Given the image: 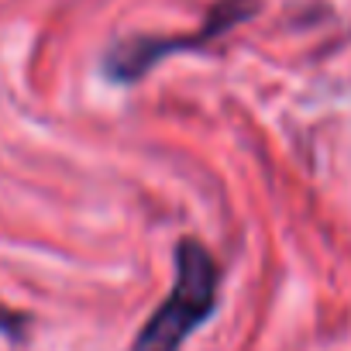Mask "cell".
Wrapping results in <instances>:
<instances>
[{
	"label": "cell",
	"instance_id": "3957f363",
	"mask_svg": "<svg viewBox=\"0 0 351 351\" xmlns=\"http://www.w3.org/2000/svg\"><path fill=\"white\" fill-rule=\"evenodd\" d=\"M25 324H28V317H21V313H14V310H8V306H0V334L21 337Z\"/></svg>",
	"mask_w": 351,
	"mask_h": 351
},
{
	"label": "cell",
	"instance_id": "7a4b0ae2",
	"mask_svg": "<svg viewBox=\"0 0 351 351\" xmlns=\"http://www.w3.org/2000/svg\"><path fill=\"white\" fill-rule=\"evenodd\" d=\"M255 14V0H221V4L210 11L207 25L193 35H180V38H131V42H121L107 52L104 59V69L117 80V83H128V80H138L141 73H148L162 56L169 52H180V49H204L210 45L214 38H221L224 32H231L238 21L252 18Z\"/></svg>",
	"mask_w": 351,
	"mask_h": 351
},
{
	"label": "cell",
	"instance_id": "6da1fadb",
	"mask_svg": "<svg viewBox=\"0 0 351 351\" xmlns=\"http://www.w3.org/2000/svg\"><path fill=\"white\" fill-rule=\"evenodd\" d=\"M217 286L221 269L214 255L197 238H183L176 248V282L134 337L131 351H180L186 337L217 310Z\"/></svg>",
	"mask_w": 351,
	"mask_h": 351
}]
</instances>
